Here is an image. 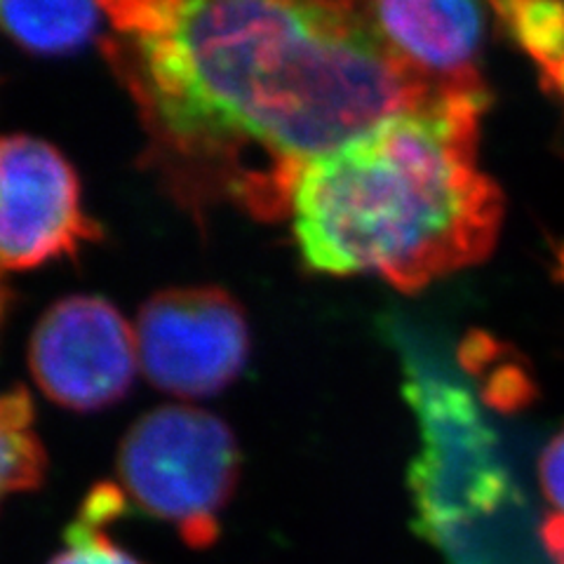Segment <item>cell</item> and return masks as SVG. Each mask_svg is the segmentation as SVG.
<instances>
[{
    "mask_svg": "<svg viewBox=\"0 0 564 564\" xmlns=\"http://www.w3.org/2000/svg\"><path fill=\"white\" fill-rule=\"evenodd\" d=\"M539 480L545 499L564 516V431L543 449L539 458Z\"/></svg>",
    "mask_w": 564,
    "mask_h": 564,
    "instance_id": "obj_14",
    "label": "cell"
},
{
    "mask_svg": "<svg viewBox=\"0 0 564 564\" xmlns=\"http://www.w3.org/2000/svg\"><path fill=\"white\" fill-rule=\"evenodd\" d=\"M539 539L553 564H564V516H551L539 527Z\"/></svg>",
    "mask_w": 564,
    "mask_h": 564,
    "instance_id": "obj_15",
    "label": "cell"
},
{
    "mask_svg": "<svg viewBox=\"0 0 564 564\" xmlns=\"http://www.w3.org/2000/svg\"><path fill=\"white\" fill-rule=\"evenodd\" d=\"M45 452L33 429V404L24 388L0 395V503L43 482Z\"/></svg>",
    "mask_w": 564,
    "mask_h": 564,
    "instance_id": "obj_11",
    "label": "cell"
},
{
    "mask_svg": "<svg viewBox=\"0 0 564 564\" xmlns=\"http://www.w3.org/2000/svg\"><path fill=\"white\" fill-rule=\"evenodd\" d=\"M6 304H8V292H6V288H3V282H0V317H3Z\"/></svg>",
    "mask_w": 564,
    "mask_h": 564,
    "instance_id": "obj_17",
    "label": "cell"
},
{
    "mask_svg": "<svg viewBox=\"0 0 564 564\" xmlns=\"http://www.w3.org/2000/svg\"><path fill=\"white\" fill-rule=\"evenodd\" d=\"M101 12L93 3H3L0 26L35 55H66L93 39Z\"/></svg>",
    "mask_w": 564,
    "mask_h": 564,
    "instance_id": "obj_9",
    "label": "cell"
},
{
    "mask_svg": "<svg viewBox=\"0 0 564 564\" xmlns=\"http://www.w3.org/2000/svg\"><path fill=\"white\" fill-rule=\"evenodd\" d=\"M541 85L549 95L564 99V62L541 70Z\"/></svg>",
    "mask_w": 564,
    "mask_h": 564,
    "instance_id": "obj_16",
    "label": "cell"
},
{
    "mask_svg": "<svg viewBox=\"0 0 564 564\" xmlns=\"http://www.w3.org/2000/svg\"><path fill=\"white\" fill-rule=\"evenodd\" d=\"M499 24L539 66V74L564 62L562 3H494Z\"/></svg>",
    "mask_w": 564,
    "mask_h": 564,
    "instance_id": "obj_13",
    "label": "cell"
},
{
    "mask_svg": "<svg viewBox=\"0 0 564 564\" xmlns=\"http://www.w3.org/2000/svg\"><path fill=\"white\" fill-rule=\"evenodd\" d=\"M487 109L485 83L454 87L306 163L288 200L306 267L419 292L485 261L503 219L501 191L478 167Z\"/></svg>",
    "mask_w": 564,
    "mask_h": 564,
    "instance_id": "obj_2",
    "label": "cell"
},
{
    "mask_svg": "<svg viewBox=\"0 0 564 564\" xmlns=\"http://www.w3.org/2000/svg\"><path fill=\"white\" fill-rule=\"evenodd\" d=\"M560 263H562V273H564V250H562V254H560Z\"/></svg>",
    "mask_w": 564,
    "mask_h": 564,
    "instance_id": "obj_18",
    "label": "cell"
},
{
    "mask_svg": "<svg viewBox=\"0 0 564 564\" xmlns=\"http://www.w3.org/2000/svg\"><path fill=\"white\" fill-rule=\"evenodd\" d=\"M97 238L78 174L62 151L29 134L0 137V271H29Z\"/></svg>",
    "mask_w": 564,
    "mask_h": 564,
    "instance_id": "obj_6",
    "label": "cell"
},
{
    "mask_svg": "<svg viewBox=\"0 0 564 564\" xmlns=\"http://www.w3.org/2000/svg\"><path fill=\"white\" fill-rule=\"evenodd\" d=\"M383 41L440 90L480 85L485 8L475 3L391 0L365 6Z\"/></svg>",
    "mask_w": 564,
    "mask_h": 564,
    "instance_id": "obj_8",
    "label": "cell"
},
{
    "mask_svg": "<svg viewBox=\"0 0 564 564\" xmlns=\"http://www.w3.org/2000/svg\"><path fill=\"white\" fill-rule=\"evenodd\" d=\"M139 365L161 391L215 395L250 356V329L236 299L219 288H176L151 296L137 317Z\"/></svg>",
    "mask_w": 564,
    "mask_h": 564,
    "instance_id": "obj_5",
    "label": "cell"
},
{
    "mask_svg": "<svg viewBox=\"0 0 564 564\" xmlns=\"http://www.w3.org/2000/svg\"><path fill=\"white\" fill-rule=\"evenodd\" d=\"M395 337L421 431L410 468L414 532L447 564H534L524 494L470 388L408 334Z\"/></svg>",
    "mask_w": 564,
    "mask_h": 564,
    "instance_id": "obj_3",
    "label": "cell"
},
{
    "mask_svg": "<svg viewBox=\"0 0 564 564\" xmlns=\"http://www.w3.org/2000/svg\"><path fill=\"white\" fill-rule=\"evenodd\" d=\"M120 76L165 149L261 217L302 167L445 90L383 41L365 6L104 3Z\"/></svg>",
    "mask_w": 564,
    "mask_h": 564,
    "instance_id": "obj_1",
    "label": "cell"
},
{
    "mask_svg": "<svg viewBox=\"0 0 564 564\" xmlns=\"http://www.w3.org/2000/svg\"><path fill=\"white\" fill-rule=\"evenodd\" d=\"M126 508L128 497L118 485H97L68 524L64 551L47 564H144L109 534V527L126 513Z\"/></svg>",
    "mask_w": 564,
    "mask_h": 564,
    "instance_id": "obj_10",
    "label": "cell"
},
{
    "mask_svg": "<svg viewBox=\"0 0 564 564\" xmlns=\"http://www.w3.org/2000/svg\"><path fill=\"white\" fill-rule=\"evenodd\" d=\"M240 475L238 443L215 414L167 404L132 423L118 449L122 494L172 524L191 549L219 539Z\"/></svg>",
    "mask_w": 564,
    "mask_h": 564,
    "instance_id": "obj_4",
    "label": "cell"
},
{
    "mask_svg": "<svg viewBox=\"0 0 564 564\" xmlns=\"http://www.w3.org/2000/svg\"><path fill=\"white\" fill-rule=\"evenodd\" d=\"M29 365L52 402L76 412L104 410L126 395L134 381V329L106 299L68 296L35 325Z\"/></svg>",
    "mask_w": 564,
    "mask_h": 564,
    "instance_id": "obj_7",
    "label": "cell"
},
{
    "mask_svg": "<svg viewBox=\"0 0 564 564\" xmlns=\"http://www.w3.org/2000/svg\"><path fill=\"white\" fill-rule=\"evenodd\" d=\"M466 372L480 383L487 404L499 412H516L527 408L536 395L534 379L529 377L527 365L513 348L491 339L489 334L473 332L458 348Z\"/></svg>",
    "mask_w": 564,
    "mask_h": 564,
    "instance_id": "obj_12",
    "label": "cell"
}]
</instances>
